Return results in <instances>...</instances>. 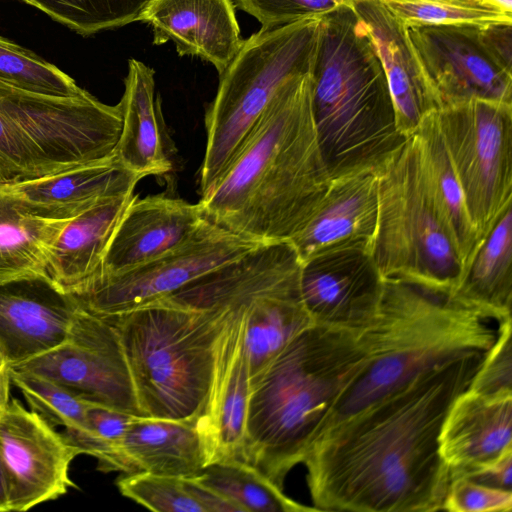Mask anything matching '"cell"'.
Segmentation results:
<instances>
[{
    "label": "cell",
    "mask_w": 512,
    "mask_h": 512,
    "mask_svg": "<svg viewBox=\"0 0 512 512\" xmlns=\"http://www.w3.org/2000/svg\"><path fill=\"white\" fill-rule=\"evenodd\" d=\"M496 322L490 313L448 295L385 279L378 315L363 332L366 362L339 395L310 445L421 373L488 351L498 335Z\"/></svg>",
    "instance_id": "277c9868"
},
{
    "label": "cell",
    "mask_w": 512,
    "mask_h": 512,
    "mask_svg": "<svg viewBox=\"0 0 512 512\" xmlns=\"http://www.w3.org/2000/svg\"><path fill=\"white\" fill-rule=\"evenodd\" d=\"M377 222L378 173H352L330 180L307 221L287 242L301 264L343 249L372 254Z\"/></svg>",
    "instance_id": "ac0fdd59"
},
{
    "label": "cell",
    "mask_w": 512,
    "mask_h": 512,
    "mask_svg": "<svg viewBox=\"0 0 512 512\" xmlns=\"http://www.w3.org/2000/svg\"><path fill=\"white\" fill-rule=\"evenodd\" d=\"M484 2L491 4L500 10L512 14V0H483Z\"/></svg>",
    "instance_id": "ee69618b"
},
{
    "label": "cell",
    "mask_w": 512,
    "mask_h": 512,
    "mask_svg": "<svg viewBox=\"0 0 512 512\" xmlns=\"http://www.w3.org/2000/svg\"><path fill=\"white\" fill-rule=\"evenodd\" d=\"M219 311V303L196 310L162 297L100 315L118 333L143 417L199 418L212 378Z\"/></svg>",
    "instance_id": "8992f818"
},
{
    "label": "cell",
    "mask_w": 512,
    "mask_h": 512,
    "mask_svg": "<svg viewBox=\"0 0 512 512\" xmlns=\"http://www.w3.org/2000/svg\"><path fill=\"white\" fill-rule=\"evenodd\" d=\"M234 0H150L137 21L153 31V43L171 41L179 55L199 57L224 71L243 39Z\"/></svg>",
    "instance_id": "d6986e66"
},
{
    "label": "cell",
    "mask_w": 512,
    "mask_h": 512,
    "mask_svg": "<svg viewBox=\"0 0 512 512\" xmlns=\"http://www.w3.org/2000/svg\"><path fill=\"white\" fill-rule=\"evenodd\" d=\"M364 330L313 324L253 385L241 461L280 489L289 471L302 463L339 395L365 364Z\"/></svg>",
    "instance_id": "3957f363"
},
{
    "label": "cell",
    "mask_w": 512,
    "mask_h": 512,
    "mask_svg": "<svg viewBox=\"0 0 512 512\" xmlns=\"http://www.w3.org/2000/svg\"><path fill=\"white\" fill-rule=\"evenodd\" d=\"M487 352L421 373L313 442L302 463L315 510H443L450 476L439 451L441 427Z\"/></svg>",
    "instance_id": "6da1fadb"
},
{
    "label": "cell",
    "mask_w": 512,
    "mask_h": 512,
    "mask_svg": "<svg viewBox=\"0 0 512 512\" xmlns=\"http://www.w3.org/2000/svg\"><path fill=\"white\" fill-rule=\"evenodd\" d=\"M312 72L281 85L200 193L205 218L261 244L287 242L307 221L330 182L313 119Z\"/></svg>",
    "instance_id": "7a4b0ae2"
},
{
    "label": "cell",
    "mask_w": 512,
    "mask_h": 512,
    "mask_svg": "<svg viewBox=\"0 0 512 512\" xmlns=\"http://www.w3.org/2000/svg\"><path fill=\"white\" fill-rule=\"evenodd\" d=\"M311 98L330 180L365 171L379 174L407 140L396 124L381 60L354 5L323 19Z\"/></svg>",
    "instance_id": "5b68a950"
},
{
    "label": "cell",
    "mask_w": 512,
    "mask_h": 512,
    "mask_svg": "<svg viewBox=\"0 0 512 512\" xmlns=\"http://www.w3.org/2000/svg\"><path fill=\"white\" fill-rule=\"evenodd\" d=\"M448 296L490 313L498 322L511 317L512 205L481 240L460 282Z\"/></svg>",
    "instance_id": "83f0119b"
},
{
    "label": "cell",
    "mask_w": 512,
    "mask_h": 512,
    "mask_svg": "<svg viewBox=\"0 0 512 512\" xmlns=\"http://www.w3.org/2000/svg\"><path fill=\"white\" fill-rule=\"evenodd\" d=\"M203 219L198 203L165 195L135 196L92 278L129 269L165 253L189 238Z\"/></svg>",
    "instance_id": "44dd1931"
},
{
    "label": "cell",
    "mask_w": 512,
    "mask_h": 512,
    "mask_svg": "<svg viewBox=\"0 0 512 512\" xmlns=\"http://www.w3.org/2000/svg\"><path fill=\"white\" fill-rule=\"evenodd\" d=\"M354 9L364 21L384 68L396 124L409 138L423 118L440 108L408 35L407 27L380 0H356Z\"/></svg>",
    "instance_id": "ffe728a7"
},
{
    "label": "cell",
    "mask_w": 512,
    "mask_h": 512,
    "mask_svg": "<svg viewBox=\"0 0 512 512\" xmlns=\"http://www.w3.org/2000/svg\"><path fill=\"white\" fill-rule=\"evenodd\" d=\"M300 271L301 266L257 296L247 310L243 345L251 387L286 346L313 325L301 298Z\"/></svg>",
    "instance_id": "484cf974"
},
{
    "label": "cell",
    "mask_w": 512,
    "mask_h": 512,
    "mask_svg": "<svg viewBox=\"0 0 512 512\" xmlns=\"http://www.w3.org/2000/svg\"><path fill=\"white\" fill-rule=\"evenodd\" d=\"M155 71L129 59L125 90L119 102L121 133L114 158L142 178L172 170V144L155 93Z\"/></svg>",
    "instance_id": "cb8c5ba5"
},
{
    "label": "cell",
    "mask_w": 512,
    "mask_h": 512,
    "mask_svg": "<svg viewBox=\"0 0 512 512\" xmlns=\"http://www.w3.org/2000/svg\"><path fill=\"white\" fill-rule=\"evenodd\" d=\"M372 257L384 279L450 295L464 266L423 173L414 136L378 174Z\"/></svg>",
    "instance_id": "9c48e42d"
},
{
    "label": "cell",
    "mask_w": 512,
    "mask_h": 512,
    "mask_svg": "<svg viewBox=\"0 0 512 512\" xmlns=\"http://www.w3.org/2000/svg\"><path fill=\"white\" fill-rule=\"evenodd\" d=\"M134 193L103 201L71 219L53 244L45 274L74 293L99 270L107 245Z\"/></svg>",
    "instance_id": "d4e9b609"
},
{
    "label": "cell",
    "mask_w": 512,
    "mask_h": 512,
    "mask_svg": "<svg viewBox=\"0 0 512 512\" xmlns=\"http://www.w3.org/2000/svg\"><path fill=\"white\" fill-rule=\"evenodd\" d=\"M294 270H276L243 288L224 303H219L212 378L204 409L196 420L207 465L241 460L252 389L243 345L247 310L257 296Z\"/></svg>",
    "instance_id": "7c38bea8"
},
{
    "label": "cell",
    "mask_w": 512,
    "mask_h": 512,
    "mask_svg": "<svg viewBox=\"0 0 512 512\" xmlns=\"http://www.w3.org/2000/svg\"><path fill=\"white\" fill-rule=\"evenodd\" d=\"M413 136L423 173L453 235L465 270L481 241L470 219L461 184L441 134L437 110L423 118Z\"/></svg>",
    "instance_id": "f1b7e54d"
},
{
    "label": "cell",
    "mask_w": 512,
    "mask_h": 512,
    "mask_svg": "<svg viewBox=\"0 0 512 512\" xmlns=\"http://www.w3.org/2000/svg\"><path fill=\"white\" fill-rule=\"evenodd\" d=\"M10 364L0 352V415L6 409L10 401Z\"/></svg>",
    "instance_id": "b9f144b4"
},
{
    "label": "cell",
    "mask_w": 512,
    "mask_h": 512,
    "mask_svg": "<svg viewBox=\"0 0 512 512\" xmlns=\"http://www.w3.org/2000/svg\"><path fill=\"white\" fill-rule=\"evenodd\" d=\"M324 17L261 28L245 39L223 72L205 113L206 149L199 194L223 172L261 113L289 79L313 71Z\"/></svg>",
    "instance_id": "ba28073f"
},
{
    "label": "cell",
    "mask_w": 512,
    "mask_h": 512,
    "mask_svg": "<svg viewBox=\"0 0 512 512\" xmlns=\"http://www.w3.org/2000/svg\"><path fill=\"white\" fill-rule=\"evenodd\" d=\"M116 485L120 493L157 512H204L186 489L180 477L145 471L124 473Z\"/></svg>",
    "instance_id": "d590c367"
},
{
    "label": "cell",
    "mask_w": 512,
    "mask_h": 512,
    "mask_svg": "<svg viewBox=\"0 0 512 512\" xmlns=\"http://www.w3.org/2000/svg\"><path fill=\"white\" fill-rule=\"evenodd\" d=\"M511 475L512 450L506 452L497 460L477 468L464 477L486 486L511 491Z\"/></svg>",
    "instance_id": "ab89813d"
},
{
    "label": "cell",
    "mask_w": 512,
    "mask_h": 512,
    "mask_svg": "<svg viewBox=\"0 0 512 512\" xmlns=\"http://www.w3.org/2000/svg\"><path fill=\"white\" fill-rule=\"evenodd\" d=\"M10 378L11 383L24 396L30 410L39 414L51 426L63 427L66 433L84 427L89 400L36 373L10 368Z\"/></svg>",
    "instance_id": "836d02e7"
},
{
    "label": "cell",
    "mask_w": 512,
    "mask_h": 512,
    "mask_svg": "<svg viewBox=\"0 0 512 512\" xmlns=\"http://www.w3.org/2000/svg\"><path fill=\"white\" fill-rule=\"evenodd\" d=\"M512 491L486 486L466 477L450 481L443 510L450 512H510Z\"/></svg>",
    "instance_id": "f35d334b"
},
{
    "label": "cell",
    "mask_w": 512,
    "mask_h": 512,
    "mask_svg": "<svg viewBox=\"0 0 512 512\" xmlns=\"http://www.w3.org/2000/svg\"><path fill=\"white\" fill-rule=\"evenodd\" d=\"M120 104L88 91L53 96L0 82V184H18L113 156Z\"/></svg>",
    "instance_id": "52a82bcc"
},
{
    "label": "cell",
    "mask_w": 512,
    "mask_h": 512,
    "mask_svg": "<svg viewBox=\"0 0 512 512\" xmlns=\"http://www.w3.org/2000/svg\"><path fill=\"white\" fill-rule=\"evenodd\" d=\"M77 450L16 398L0 415V461L8 511H27L76 487L69 467Z\"/></svg>",
    "instance_id": "9a60e30c"
},
{
    "label": "cell",
    "mask_w": 512,
    "mask_h": 512,
    "mask_svg": "<svg viewBox=\"0 0 512 512\" xmlns=\"http://www.w3.org/2000/svg\"><path fill=\"white\" fill-rule=\"evenodd\" d=\"M186 489L204 512H241V509L194 477L183 478Z\"/></svg>",
    "instance_id": "60d3db41"
},
{
    "label": "cell",
    "mask_w": 512,
    "mask_h": 512,
    "mask_svg": "<svg viewBox=\"0 0 512 512\" xmlns=\"http://www.w3.org/2000/svg\"><path fill=\"white\" fill-rule=\"evenodd\" d=\"M141 179L112 156L9 186L33 214L69 221L103 201L133 194Z\"/></svg>",
    "instance_id": "603a6c76"
},
{
    "label": "cell",
    "mask_w": 512,
    "mask_h": 512,
    "mask_svg": "<svg viewBox=\"0 0 512 512\" xmlns=\"http://www.w3.org/2000/svg\"><path fill=\"white\" fill-rule=\"evenodd\" d=\"M0 82L53 96H73L84 90L55 65L1 36Z\"/></svg>",
    "instance_id": "e575fe53"
},
{
    "label": "cell",
    "mask_w": 512,
    "mask_h": 512,
    "mask_svg": "<svg viewBox=\"0 0 512 512\" xmlns=\"http://www.w3.org/2000/svg\"><path fill=\"white\" fill-rule=\"evenodd\" d=\"M0 512H9L6 495V485L0 461Z\"/></svg>",
    "instance_id": "7bdbcfd3"
},
{
    "label": "cell",
    "mask_w": 512,
    "mask_h": 512,
    "mask_svg": "<svg viewBox=\"0 0 512 512\" xmlns=\"http://www.w3.org/2000/svg\"><path fill=\"white\" fill-rule=\"evenodd\" d=\"M512 450V395L489 397L465 390L452 403L439 435L450 481Z\"/></svg>",
    "instance_id": "7402d4cb"
},
{
    "label": "cell",
    "mask_w": 512,
    "mask_h": 512,
    "mask_svg": "<svg viewBox=\"0 0 512 512\" xmlns=\"http://www.w3.org/2000/svg\"><path fill=\"white\" fill-rule=\"evenodd\" d=\"M486 27H407L416 55L441 106L472 98L512 104V63L496 51Z\"/></svg>",
    "instance_id": "5bb4252c"
},
{
    "label": "cell",
    "mask_w": 512,
    "mask_h": 512,
    "mask_svg": "<svg viewBox=\"0 0 512 512\" xmlns=\"http://www.w3.org/2000/svg\"><path fill=\"white\" fill-rule=\"evenodd\" d=\"M406 26L512 23V14L483 0H380Z\"/></svg>",
    "instance_id": "d6a6232c"
},
{
    "label": "cell",
    "mask_w": 512,
    "mask_h": 512,
    "mask_svg": "<svg viewBox=\"0 0 512 512\" xmlns=\"http://www.w3.org/2000/svg\"><path fill=\"white\" fill-rule=\"evenodd\" d=\"M69 221L33 214L9 185L0 184V282L45 274L50 250Z\"/></svg>",
    "instance_id": "f546056e"
},
{
    "label": "cell",
    "mask_w": 512,
    "mask_h": 512,
    "mask_svg": "<svg viewBox=\"0 0 512 512\" xmlns=\"http://www.w3.org/2000/svg\"><path fill=\"white\" fill-rule=\"evenodd\" d=\"M120 451L134 472L187 478L207 465L196 421L138 417L128 427Z\"/></svg>",
    "instance_id": "4316f807"
},
{
    "label": "cell",
    "mask_w": 512,
    "mask_h": 512,
    "mask_svg": "<svg viewBox=\"0 0 512 512\" xmlns=\"http://www.w3.org/2000/svg\"><path fill=\"white\" fill-rule=\"evenodd\" d=\"M11 368L45 376L86 400L143 417L116 329L81 305L64 342Z\"/></svg>",
    "instance_id": "4fadbf2b"
},
{
    "label": "cell",
    "mask_w": 512,
    "mask_h": 512,
    "mask_svg": "<svg viewBox=\"0 0 512 512\" xmlns=\"http://www.w3.org/2000/svg\"><path fill=\"white\" fill-rule=\"evenodd\" d=\"M385 279L372 254L343 249L301 264L300 293L313 324L362 331L376 319Z\"/></svg>",
    "instance_id": "2e32d148"
},
{
    "label": "cell",
    "mask_w": 512,
    "mask_h": 512,
    "mask_svg": "<svg viewBox=\"0 0 512 512\" xmlns=\"http://www.w3.org/2000/svg\"><path fill=\"white\" fill-rule=\"evenodd\" d=\"M82 36L136 22L150 0H21Z\"/></svg>",
    "instance_id": "1f68e13d"
},
{
    "label": "cell",
    "mask_w": 512,
    "mask_h": 512,
    "mask_svg": "<svg viewBox=\"0 0 512 512\" xmlns=\"http://www.w3.org/2000/svg\"><path fill=\"white\" fill-rule=\"evenodd\" d=\"M356 0H234L235 6L256 18L261 28L286 25L303 18L325 17Z\"/></svg>",
    "instance_id": "74e56055"
},
{
    "label": "cell",
    "mask_w": 512,
    "mask_h": 512,
    "mask_svg": "<svg viewBox=\"0 0 512 512\" xmlns=\"http://www.w3.org/2000/svg\"><path fill=\"white\" fill-rule=\"evenodd\" d=\"M512 318L498 322V335L474 375L468 390L496 397L512 395Z\"/></svg>",
    "instance_id": "8d00e7d4"
},
{
    "label": "cell",
    "mask_w": 512,
    "mask_h": 512,
    "mask_svg": "<svg viewBox=\"0 0 512 512\" xmlns=\"http://www.w3.org/2000/svg\"><path fill=\"white\" fill-rule=\"evenodd\" d=\"M261 245L204 217L176 247L129 269L96 276L72 295L97 315L126 312L167 296Z\"/></svg>",
    "instance_id": "8fae6325"
},
{
    "label": "cell",
    "mask_w": 512,
    "mask_h": 512,
    "mask_svg": "<svg viewBox=\"0 0 512 512\" xmlns=\"http://www.w3.org/2000/svg\"><path fill=\"white\" fill-rule=\"evenodd\" d=\"M480 241L512 205V104L472 98L437 110Z\"/></svg>",
    "instance_id": "30bf717a"
},
{
    "label": "cell",
    "mask_w": 512,
    "mask_h": 512,
    "mask_svg": "<svg viewBox=\"0 0 512 512\" xmlns=\"http://www.w3.org/2000/svg\"><path fill=\"white\" fill-rule=\"evenodd\" d=\"M79 306L45 274L0 282V352L10 367L64 342Z\"/></svg>",
    "instance_id": "e0dca14e"
},
{
    "label": "cell",
    "mask_w": 512,
    "mask_h": 512,
    "mask_svg": "<svg viewBox=\"0 0 512 512\" xmlns=\"http://www.w3.org/2000/svg\"><path fill=\"white\" fill-rule=\"evenodd\" d=\"M194 478L237 505L241 512L316 511L286 496L264 474L241 460L210 463Z\"/></svg>",
    "instance_id": "4dcf8cb0"
}]
</instances>
